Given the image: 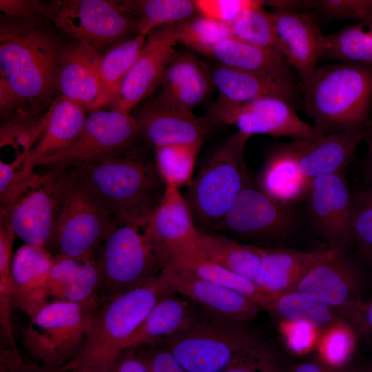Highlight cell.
Instances as JSON below:
<instances>
[{
    "label": "cell",
    "instance_id": "obj_1",
    "mask_svg": "<svg viewBox=\"0 0 372 372\" xmlns=\"http://www.w3.org/2000/svg\"><path fill=\"white\" fill-rule=\"evenodd\" d=\"M65 43L47 23L30 25L1 15L0 112L3 123L42 118L54 100Z\"/></svg>",
    "mask_w": 372,
    "mask_h": 372
},
{
    "label": "cell",
    "instance_id": "obj_2",
    "mask_svg": "<svg viewBox=\"0 0 372 372\" xmlns=\"http://www.w3.org/2000/svg\"><path fill=\"white\" fill-rule=\"evenodd\" d=\"M313 121V138L333 132L365 130L372 99V66L349 62L317 67L302 91Z\"/></svg>",
    "mask_w": 372,
    "mask_h": 372
},
{
    "label": "cell",
    "instance_id": "obj_3",
    "mask_svg": "<svg viewBox=\"0 0 372 372\" xmlns=\"http://www.w3.org/2000/svg\"><path fill=\"white\" fill-rule=\"evenodd\" d=\"M118 223L146 220L167 185L154 159L140 152L101 158L72 167Z\"/></svg>",
    "mask_w": 372,
    "mask_h": 372
},
{
    "label": "cell",
    "instance_id": "obj_4",
    "mask_svg": "<svg viewBox=\"0 0 372 372\" xmlns=\"http://www.w3.org/2000/svg\"><path fill=\"white\" fill-rule=\"evenodd\" d=\"M173 293L163 274L145 286L104 302L95 313L77 355L60 369L68 372H110L128 339L153 307Z\"/></svg>",
    "mask_w": 372,
    "mask_h": 372
},
{
    "label": "cell",
    "instance_id": "obj_5",
    "mask_svg": "<svg viewBox=\"0 0 372 372\" xmlns=\"http://www.w3.org/2000/svg\"><path fill=\"white\" fill-rule=\"evenodd\" d=\"M250 136L237 131L216 147L187 186L185 198L198 230L217 233L242 190L251 183L244 161Z\"/></svg>",
    "mask_w": 372,
    "mask_h": 372
},
{
    "label": "cell",
    "instance_id": "obj_6",
    "mask_svg": "<svg viewBox=\"0 0 372 372\" xmlns=\"http://www.w3.org/2000/svg\"><path fill=\"white\" fill-rule=\"evenodd\" d=\"M149 219L118 223L98 256L103 302L146 285L170 265L169 254L153 236Z\"/></svg>",
    "mask_w": 372,
    "mask_h": 372
},
{
    "label": "cell",
    "instance_id": "obj_7",
    "mask_svg": "<svg viewBox=\"0 0 372 372\" xmlns=\"http://www.w3.org/2000/svg\"><path fill=\"white\" fill-rule=\"evenodd\" d=\"M32 172L0 197L1 218L24 244L50 248L64 203L69 168Z\"/></svg>",
    "mask_w": 372,
    "mask_h": 372
},
{
    "label": "cell",
    "instance_id": "obj_8",
    "mask_svg": "<svg viewBox=\"0 0 372 372\" xmlns=\"http://www.w3.org/2000/svg\"><path fill=\"white\" fill-rule=\"evenodd\" d=\"M201 309L194 325L158 342L188 372H223L240 354L261 341L247 322Z\"/></svg>",
    "mask_w": 372,
    "mask_h": 372
},
{
    "label": "cell",
    "instance_id": "obj_9",
    "mask_svg": "<svg viewBox=\"0 0 372 372\" xmlns=\"http://www.w3.org/2000/svg\"><path fill=\"white\" fill-rule=\"evenodd\" d=\"M103 303L49 301L29 318L22 333L23 347L41 365L61 369L81 349L90 323Z\"/></svg>",
    "mask_w": 372,
    "mask_h": 372
},
{
    "label": "cell",
    "instance_id": "obj_10",
    "mask_svg": "<svg viewBox=\"0 0 372 372\" xmlns=\"http://www.w3.org/2000/svg\"><path fill=\"white\" fill-rule=\"evenodd\" d=\"M70 179L53 242L54 256L97 258L118 225L106 205L86 182L69 167Z\"/></svg>",
    "mask_w": 372,
    "mask_h": 372
},
{
    "label": "cell",
    "instance_id": "obj_11",
    "mask_svg": "<svg viewBox=\"0 0 372 372\" xmlns=\"http://www.w3.org/2000/svg\"><path fill=\"white\" fill-rule=\"evenodd\" d=\"M43 10L48 23L98 50L137 35L127 1L53 0L43 2Z\"/></svg>",
    "mask_w": 372,
    "mask_h": 372
},
{
    "label": "cell",
    "instance_id": "obj_12",
    "mask_svg": "<svg viewBox=\"0 0 372 372\" xmlns=\"http://www.w3.org/2000/svg\"><path fill=\"white\" fill-rule=\"evenodd\" d=\"M138 138L131 113L110 108L96 110L88 113L81 134L71 145L42 160L37 166L69 168L106 157L137 153L132 146Z\"/></svg>",
    "mask_w": 372,
    "mask_h": 372
},
{
    "label": "cell",
    "instance_id": "obj_13",
    "mask_svg": "<svg viewBox=\"0 0 372 372\" xmlns=\"http://www.w3.org/2000/svg\"><path fill=\"white\" fill-rule=\"evenodd\" d=\"M203 118L212 127L234 125L250 137L262 134L274 138L287 136L294 141L313 138V127L297 115L291 103L277 97H262L234 105L214 102Z\"/></svg>",
    "mask_w": 372,
    "mask_h": 372
},
{
    "label": "cell",
    "instance_id": "obj_14",
    "mask_svg": "<svg viewBox=\"0 0 372 372\" xmlns=\"http://www.w3.org/2000/svg\"><path fill=\"white\" fill-rule=\"evenodd\" d=\"M295 225L291 207L279 203L250 183L240 193L216 234L254 245L285 238Z\"/></svg>",
    "mask_w": 372,
    "mask_h": 372
},
{
    "label": "cell",
    "instance_id": "obj_15",
    "mask_svg": "<svg viewBox=\"0 0 372 372\" xmlns=\"http://www.w3.org/2000/svg\"><path fill=\"white\" fill-rule=\"evenodd\" d=\"M287 291H296L320 301L360 324L364 304L361 299L360 281L342 252L330 249L326 256Z\"/></svg>",
    "mask_w": 372,
    "mask_h": 372
},
{
    "label": "cell",
    "instance_id": "obj_16",
    "mask_svg": "<svg viewBox=\"0 0 372 372\" xmlns=\"http://www.w3.org/2000/svg\"><path fill=\"white\" fill-rule=\"evenodd\" d=\"M306 196L316 230L329 243L331 249L342 252L353 240V199L344 173L311 179Z\"/></svg>",
    "mask_w": 372,
    "mask_h": 372
},
{
    "label": "cell",
    "instance_id": "obj_17",
    "mask_svg": "<svg viewBox=\"0 0 372 372\" xmlns=\"http://www.w3.org/2000/svg\"><path fill=\"white\" fill-rule=\"evenodd\" d=\"M176 25L152 30L146 37L139 56L124 79L111 109L131 113L161 85L167 66L177 50Z\"/></svg>",
    "mask_w": 372,
    "mask_h": 372
},
{
    "label": "cell",
    "instance_id": "obj_18",
    "mask_svg": "<svg viewBox=\"0 0 372 372\" xmlns=\"http://www.w3.org/2000/svg\"><path fill=\"white\" fill-rule=\"evenodd\" d=\"M271 13L282 54L297 72L302 91L311 81L321 58L322 34L308 12L274 7Z\"/></svg>",
    "mask_w": 372,
    "mask_h": 372
},
{
    "label": "cell",
    "instance_id": "obj_19",
    "mask_svg": "<svg viewBox=\"0 0 372 372\" xmlns=\"http://www.w3.org/2000/svg\"><path fill=\"white\" fill-rule=\"evenodd\" d=\"M139 136L154 149L169 145H203L213 127L203 117L185 112L156 99L132 114Z\"/></svg>",
    "mask_w": 372,
    "mask_h": 372
},
{
    "label": "cell",
    "instance_id": "obj_20",
    "mask_svg": "<svg viewBox=\"0 0 372 372\" xmlns=\"http://www.w3.org/2000/svg\"><path fill=\"white\" fill-rule=\"evenodd\" d=\"M162 273L173 293L215 314L248 323L262 309L244 295L209 282L187 269L169 266Z\"/></svg>",
    "mask_w": 372,
    "mask_h": 372
},
{
    "label": "cell",
    "instance_id": "obj_21",
    "mask_svg": "<svg viewBox=\"0 0 372 372\" xmlns=\"http://www.w3.org/2000/svg\"><path fill=\"white\" fill-rule=\"evenodd\" d=\"M101 57L95 48L72 40L65 43L59 60L57 92L89 112L97 110Z\"/></svg>",
    "mask_w": 372,
    "mask_h": 372
},
{
    "label": "cell",
    "instance_id": "obj_22",
    "mask_svg": "<svg viewBox=\"0 0 372 372\" xmlns=\"http://www.w3.org/2000/svg\"><path fill=\"white\" fill-rule=\"evenodd\" d=\"M160 86L156 101L193 114L215 85L210 68L192 53L181 50L167 66Z\"/></svg>",
    "mask_w": 372,
    "mask_h": 372
},
{
    "label": "cell",
    "instance_id": "obj_23",
    "mask_svg": "<svg viewBox=\"0 0 372 372\" xmlns=\"http://www.w3.org/2000/svg\"><path fill=\"white\" fill-rule=\"evenodd\" d=\"M219 90L215 103L240 104L258 98H280L293 106L298 103L300 83L281 78L240 70L216 63L210 68Z\"/></svg>",
    "mask_w": 372,
    "mask_h": 372
},
{
    "label": "cell",
    "instance_id": "obj_24",
    "mask_svg": "<svg viewBox=\"0 0 372 372\" xmlns=\"http://www.w3.org/2000/svg\"><path fill=\"white\" fill-rule=\"evenodd\" d=\"M54 256L47 248L22 245L12 262V307L33 316L50 301L48 280Z\"/></svg>",
    "mask_w": 372,
    "mask_h": 372
},
{
    "label": "cell",
    "instance_id": "obj_25",
    "mask_svg": "<svg viewBox=\"0 0 372 372\" xmlns=\"http://www.w3.org/2000/svg\"><path fill=\"white\" fill-rule=\"evenodd\" d=\"M366 130L333 132L307 140L294 141L298 166L309 179L344 172L352 161L357 146L364 141Z\"/></svg>",
    "mask_w": 372,
    "mask_h": 372
},
{
    "label": "cell",
    "instance_id": "obj_26",
    "mask_svg": "<svg viewBox=\"0 0 372 372\" xmlns=\"http://www.w3.org/2000/svg\"><path fill=\"white\" fill-rule=\"evenodd\" d=\"M87 110L63 96H56L47 112L44 130L28 153L19 172V180L34 171L43 159L71 145L81 134Z\"/></svg>",
    "mask_w": 372,
    "mask_h": 372
},
{
    "label": "cell",
    "instance_id": "obj_27",
    "mask_svg": "<svg viewBox=\"0 0 372 372\" xmlns=\"http://www.w3.org/2000/svg\"><path fill=\"white\" fill-rule=\"evenodd\" d=\"M149 221L155 239L170 255L197 249L200 232L179 188L167 186Z\"/></svg>",
    "mask_w": 372,
    "mask_h": 372
},
{
    "label": "cell",
    "instance_id": "obj_28",
    "mask_svg": "<svg viewBox=\"0 0 372 372\" xmlns=\"http://www.w3.org/2000/svg\"><path fill=\"white\" fill-rule=\"evenodd\" d=\"M201 309L177 293L165 294L128 339L123 351L158 343L187 330L199 319Z\"/></svg>",
    "mask_w": 372,
    "mask_h": 372
},
{
    "label": "cell",
    "instance_id": "obj_29",
    "mask_svg": "<svg viewBox=\"0 0 372 372\" xmlns=\"http://www.w3.org/2000/svg\"><path fill=\"white\" fill-rule=\"evenodd\" d=\"M50 300L85 304L102 302L97 258L54 256L48 280Z\"/></svg>",
    "mask_w": 372,
    "mask_h": 372
},
{
    "label": "cell",
    "instance_id": "obj_30",
    "mask_svg": "<svg viewBox=\"0 0 372 372\" xmlns=\"http://www.w3.org/2000/svg\"><path fill=\"white\" fill-rule=\"evenodd\" d=\"M309 181L298 166L291 142L271 152L258 174L257 187L279 203L291 207L306 196Z\"/></svg>",
    "mask_w": 372,
    "mask_h": 372
},
{
    "label": "cell",
    "instance_id": "obj_31",
    "mask_svg": "<svg viewBox=\"0 0 372 372\" xmlns=\"http://www.w3.org/2000/svg\"><path fill=\"white\" fill-rule=\"evenodd\" d=\"M206 56L231 68L298 81L282 55L234 38L217 44Z\"/></svg>",
    "mask_w": 372,
    "mask_h": 372
},
{
    "label": "cell",
    "instance_id": "obj_32",
    "mask_svg": "<svg viewBox=\"0 0 372 372\" xmlns=\"http://www.w3.org/2000/svg\"><path fill=\"white\" fill-rule=\"evenodd\" d=\"M329 250L298 251L262 247L261 288L274 296L287 291Z\"/></svg>",
    "mask_w": 372,
    "mask_h": 372
},
{
    "label": "cell",
    "instance_id": "obj_33",
    "mask_svg": "<svg viewBox=\"0 0 372 372\" xmlns=\"http://www.w3.org/2000/svg\"><path fill=\"white\" fill-rule=\"evenodd\" d=\"M169 266L187 269L209 282L237 291L267 311H269L276 296L248 279L206 258L197 249L171 254Z\"/></svg>",
    "mask_w": 372,
    "mask_h": 372
},
{
    "label": "cell",
    "instance_id": "obj_34",
    "mask_svg": "<svg viewBox=\"0 0 372 372\" xmlns=\"http://www.w3.org/2000/svg\"><path fill=\"white\" fill-rule=\"evenodd\" d=\"M197 250L206 258L261 288L262 246L242 243L218 234L200 233Z\"/></svg>",
    "mask_w": 372,
    "mask_h": 372
},
{
    "label": "cell",
    "instance_id": "obj_35",
    "mask_svg": "<svg viewBox=\"0 0 372 372\" xmlns=\"http://www.w3.org/2000/svg\"><path fill=\"white\" fill-rule=\"evenodd\" d=\"M141 35L121 41L102 55L100 66L101 92L97 110L115 103L121 85L145 43Z\"/></svg>",
    "mask_w": 372,
    "mask_h": 372
},
{
    "label": "cell",
    "instance_id": "obj_36",
    "mask_svg": "<svg viewBox=\"0 0 372 372\" xmlns=\"http://www.w3.org/2000/svg\"><path fill=\"white\" fill-rule=\"evenodd\" d=\"M269 312L282 322H305L323 331L345 322L334 308L296 291L276 296Z\"/></svg>",
    "mask_w": 372,
    "mask_h": 372
},
{
    "label": "cell",
    "instance_id": "obj_37",
    "mask_svg": "<svg viewBox=\"0 0 372 372\" xmlns=\"http://www.w3.org/2000/svg\"><path fill=\"white\" fill-rule=\"evenodd\" d=\"M320 54L323 59L372 66V23L361 22L322 34Z\"/></svg>",
    "mask_w": 372,
    "mask_h": 372
},
{
    "label": "cell",
    "instance_id": "obj_38",
    "mask_svg": "<svg viewBox=\"0 0 372 372\" xmlns=\"http://www.w3.org/2000/svg\"><path fill=\"white\" fill-rule=\"evenodd\" d=\"M127 6L136 21L137 35L145 37L157 28L176 25L198 13L192 0L127 1Z\"/></svg>",
    "mask_w": 372,
    "mask_h": 372
},
{
    "label": "cell",
    "instance_id": "obj_39",
    "mask_svg": "<svg viewBox=\"0 0 372 372\" xmlns=\"http://www.w3.org/2000/svg\"><path fill=\"white\" fill-rule=\"evenodd\" d=\"M264 6L265 1L257 0L242 12L230 25L233 38L282 55L272 14L265 10Z\"/></svg>",
    "mask_w": 372,
    "mask_h": 372
},
{
    "label": "cell",
    "instance_id": "obj_40",
    "mask_svg": "<svg viewBox=\"0 0 372 372\" xmlns=\"http://www.w3.org/2000/svg\"><path fill=\"white\" fill-rule=\"evenodd\" d=\"M202 145L174 144L154 149V162L167 186H187L194 176L197 155Z\"/></svg>",
    "mask_w": 372,
    "mask_h": 372
},
{
    "label": "cell",
    "instance_id": "obj_41",
    "mask_svg": "<svg viewBox=\"0 0 372 372\" xmlns=\"http://www.w3.org/2000/svg\"><path fill=\"white\" fill-rule=\"evenodd\" d=\"M178 42L204 56L217 44L233 38L230 25L203 15L176 25Z\"/></svg>",
    "mask_w": 372,
    "mask_h": 372
},
{
    "label": "cell",
    "instance_id": "obj_42",
    "mask_svg": "<svg viewBox=\"0 0 372 372\" xmlns=\"http://www.w3.org/2000/svg\"><path fill=\"white\" fill-rule=\"evenodd\" d=\"M281 5L295 10H314L329 18L372 23V0H284Z\"/></svg>",
    "mask_w": 372,
    "mask_h": 372
},
{
    "label": "cell",
    "instance_id": "obj_43",
    "mask_svg": "<svg viewBox=\"0 0 372 372\" xmlns=\"http://www.w3.org/2000/svg\"><path fill=\"white\" fill-rule=\"evenodd\" d=\"M356 339L346 322L338 323L324 331L319 356L331 364L346 366L355 347Z\"/></svg>",
    "mask_w": 372,
    "mask_h": 372
},
{
    "label": "cell",
    "instance_id": "obj_44",
    "mask_svg": "<svg viewBox=\"0 0 372 372\" xmlns=\"http://www.w3.org/2000/svg\"><path fill=\"white\" fill-rule=\"evenodd\" d=\"M352 199L353 240L372 258V187L356 192Z\"/></svg>",
    "mask_w": 372,
    "mask_h": 372
},
{
    "label": "cell",
    "instance_id": "obj_45",
    "mask_svg": "<svg viewBox=\"0 0 372 372\" xmlns=\"http://www.w3.org/2000/svg\"><path fill=\"white\" fill-rule=\"evenodd\" d=\"M223 372H280L275 352L260 341L240 354Z\"/></svg>",
    "mask_w": 372,
    "mask_h": 372
},
{
    "label": "cell",
    "instance_id": "obj_46",
    "mask_svg": "<svg viewBox=\"0 0 372 372\" xmlns=\"http://www.w3.org/2000/svg\"><path fill=\"white\" fill-rule=\"evenodd\" d=\"M256 0H196L198 14L231 25Z\"/></svg>",
    "mask_w": 372,
    "mask_h": 372
},
{
    "label": "cell",
    "instance_id": "obj_47",
    "mask_svg": "<svg viewBox=\"0 0 372 372\" xmlns=\"http://www.w3.org/2000/svg\"><path fill=\"white\" fill-rule=\"evenodd\" d=\"M1 15L17 22L37 25L48 23L44 16L43 1L37 0H1Z\"/></svg>",
    "mask_w": 372,
    "mask_h": 372
},
{
    "label": "cell",
    "instance_id": "obj_48",
    "mask_svg": "<svg viewBox=\"0 0 372 372\" xmlns=\"http://www.w3.org/2000/svg\"><path fill=\"white\" fill-rule=\"evenodd\" d=\"M137 355L151 372H188L161 343L135 349Z\"/></svg>",
    "mask_w": 372,
    "mask_h": 372
},
{
    "label": "cell",
    "instance_id": "obj_49",
    "mask_svg": "<svg viewBox=\"0 0 372 372\" xmlns=\"http://www.w3.org/2000/svg\"><path fill=\"white\" fill-rule=\"evenodd\" d=\"M282 323V333L287 346L291 351L300 353L313 347L317 338V329L305 322Z\"/></svg>",
    "mask_w": 372,
    "mask_h": 372
},
{
    "label": "cell",
    "instance_id": "obj_50",
    "mask_svg": "<svg viewBox=\"0 0 372 372\" xmlns=\"http://www.w3.org/2000/svg\"><path fill=\"white\" fill-rule=\"evenodd\" d=\"M0 372H54V369L25 363L16 347L3 345L0 351Z\"/></svg>",
    "mask_w": 372,
    "mask_h": 372
},
{
    "label": "cell",
    "instance_id": "obj_51",
    "mask_svg": "<svg viewBox=\"0 0 372 372\" xmlns=\"http://www.w3.org/2000/svg\"><path fill=\"white\" fill-rule=\"evenodd\" d=\"M27 154L18 153L11 163L0 161V197L8 192L19 180L20 169Z\"/></svg>",
    "mask_w": 372,
    "mask_h": 372
},
{
    "label": "cell",
    "instance_id": "obj_52",
    "mask_svg": "<svg viewBox=\"0 0 372 372\" xmlns=\"http://www.w3.org/2000/svg\"><path fill=\"white\" fill-rule=\"evenodd\" d=\"M110 372H151L137 355L135 349L123 351Z\"/></svg>",
    "mask_w": 372,
    "mask_h": 372
},
{
    "label": "cell",
    "instance_id": "obj_53",
    "mask_svg": "<svg viewBox=\"0 0 372 372\" xmlns=\"http://www.w3.org/2000/svg\"><path fill=\"white\" fill-rule=\"evenodd\" d=\"M350 369L331 364L318 356L295 364L287 372H350Z\"/></svg>",
    "mask_w": 372,
    "mask_h": 372
},
{
    "label": "cell",
    "instance_id": "obj_54",
    "mask_svg": "<svg viewBox=\"0 0 372 372\" xmlns=\"http://www.w3.org/2000/svg\"><path fill=\"white\" fill-rule=\"evenodd\" d=\"M364 141L367 144V154L366 156L364 175L368 182H372V123H369L366 129Z\"/></svg>",
    "mask_w": 372,
    "mask_h": 372
},
{
    "label": "cell",
    "instance_id": "obj_55",
    "mask_svg": "<svg viewBox=\"0 0 372 372\" xmlns=\"http://www.w3.org/2000/svg\"><path fill=\"white\" fill-rule=\"evenodd\" d=\"M360 324L372 334V299L369 302L364 304Z\"/></svg>",
    "mask_w": 372,
    "mask_h": 372
},
{
    "label": "cell",
    "instance_id": "obj_56",
    "mask_svg": "<svg viewBox=\"0 0 372 372\" xmlns=\"http://www.w3.org/2000/svg\"><path fill=\"white\" fill-rule=\"evenodd\" d=\"M350 372H372V358L351 368Z\"/></svg>",
    "mask_w": 372,
    "mask_h": 372
},
{
    "label": "cell",
    "instance_id": "obj_57",
    "mask_svg": "<svg viewBox=\"0 0 372 372\" xmlns=\"http://www.w3.org/2000/svg\"><path fill=\"white\" fill-rule=\"evenodd\" d=\"M54 372H68L61 369H54Z\"/></svg>",
    "mask_w": 372,
    "mask_h": 372
}]
</instances>
